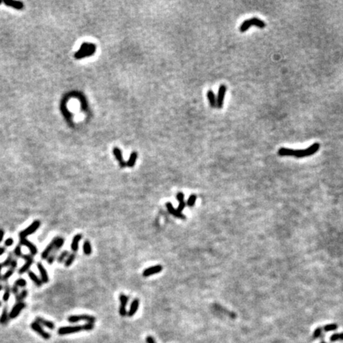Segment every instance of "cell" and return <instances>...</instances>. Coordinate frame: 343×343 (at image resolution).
Segmentation results:
<instances>
[{
    "mask_svg": "<svg viewBox=\"0 0 343 343\" xmlns=\"http://www.w3.org/2000/svg\"><path fill=\"white\" fill-rule=\"evenodd\" d=\"M319 144L318 143H315L311 145V146L308 147L306 149H292L288 148H281L278 151V154L280 156H293L296 157H305V156H311L313 154L315 153L318 149H319Z\"/></svg>",
    "mask_w": 343,
    "mask_h": 343,
    "instance_id": "1",
    "label": "cell"
},
{
    "mask_svg": "<svg viewBox=\"0 0 343 343\" xmlns=\"http://www.w3.org/2000/svg\"><path fill=\"white\" fill-rule=\"evenodd\" d=\"M96 45L93 43L84 42L83 43L80 49H79L74 55V57L77 60L83 59L86 57H90L92 56L94 53H96Z\"/></svg>",
    "mask_w": 343,
    "mask_h": 343,
    "instance_id": "2",
    "label": "cell"
},
{
    "mask_svg": "<svg viewBox=\"0 0 343 343\" xmlns=\"http://www.w3.org/2000/svg\"><path fill=\"white\" fill-rule=\"evenodd\" d=\"M252 25L257 26V27L260 28V29H263V28L265 27V21H262V20L258 18H250V19L244 21L242 23V25H240V31L242 32V33H244V32H246V30L250 29Z\"/></svg>",
    "mask_w": 343,
    "mask_h": 343,
    "instance_id": "3",
    "label": "cell"
},
{
    "mask_svg": "<svg viewBox=\"0 0 343 343\" xmlns=\"http://www.w3.org/2000/svg\"><path fill=\"white\" fill-rule=\"evenodd\" d=\"M82 330H84V325L70 326H63V327L59 328L57 333L59 335H66V334H71L79 333Z\"/></svg>",
    "mask_w": 343,
    "mask_h": 343,
    "instance_id": "4",
    "label": "cell"
},
{
    "mask_svg": "<svg viewBox=\"0 0 343 343\" xmlns=\"http://www.w3.org/2000/svg\"><path fill=\"white\" fill-rule=\"evenodd\" d=\"M40 225H41V222L39 220H36L32 223L31 225H29L27 228H25V230L21 231L19 233V237L20 238H26V237L30 234H33L34 232H36V230L39 228Z\"/></svg>",
    "mask_w": 343,
    "mask_h": 343,
    "instance_id": "5",
    "label": "cell"
},
{
    "mask_svg": "<svg viewBox=\"0 0 343 343\" xmlns=\"http://www.w3.org/2000/svg\"><path fill=\"white\" fill-rule=\"evenodd\" d=\"M87 321L88 322L94 323L96 321V318L92 315H71L68 318V321L71 323H75L79 321Z\"/></svg>",
    "mask_w": 343,
    "mask_h": 343,
    "instance_id": "6",
    "label": "cell"
},
{
    "mask_svg": "<svg viewBox=\"0 0 343 343\" xmlns=\"http://www.w3.org/2000/svg\"><path fill=\"white\" fill-rule=\"evenodd\" d=\"M226 87L223 84L219 87L218 92V96L216 98V103H217V108L218 109H222L223 107V104H224V100H225V96H226Z\"/></svg>",
    "mask_w": 343,
    "mask_h": 343,
    "instance_id": "7",
    "label": "cell"
},
{
    "mask_svg": "<svg viewBox=\"0 0 343 343\" xmlns=\"http://www.w3.org/2000/svg\"><path fill=\"white\" fill-rule=\"evenodd\" d=\"M21 257L25 260V263L18 270V273H19L20 275H22V274L29 271V268H30V266L33 263V259L31 254H25V255H22Z\"/></svg>",
    "mask_w": 343,
    "mask_h": 343,
    "instance_id": "8",
    "label": "cell"
},
{
    "mask_svg": "<svg viewBox=\"0 0 343 343\" xmlns=\"http://www.w3.org/2000/svg\"><path fill=\"white\" fill-rule=\"evenodd\" d=\"M30 327L33 330V331H35L36 333L38 334L41 337H43L44 339H49L50 338V334L48 332H46L45 330L41 327V326L39 323H37V322H33L30 324Z\"/></svg>",
    "mask_w": 343,
    "mask_h": 343,
    "instance_id": "9",
    "label": "cell"
},
{
    "mask_svg": "<svg viewBox=\"0 0 343 343\" xmlns=\"http://www.w3.org/2000/svg\"><path fill=\"white\" fill-rule=\"evenodd\" d=\"M25 303L23 302L17 303L14 305V307L12 308L11 311L10 312V314H9V318H17V317L19 315L20 313H21V311L25 308Z\"/></svg>",
    "mask_w": 343,
    "mask_h": 343,
    "instance_id": "10",
    "label": "cell"
},
{
    "mask_svg": "<svg viewBox=\"0 0 343 343\" xmlns=\"http://www.w3.org/2000/svg\"><path fill=\"white\" fill-rule=\"evenodd\" d=\"M162 269H163L162 265H154V266H152V267H149L148 268V269H145L144 271H143L142 275L144 277H149V276H152V275H154V274H156V273H160V272L162 271Z\"/></svg>",
    "mask_w": 343,
    "mask_h": 343,
    "instance_id": "11",
    "label": "cell"
},
{
    "mask_svg": "<svg viewBox=\"0 0 343 343\" xmlns=\"http://www.w3.org/2000/svg\"><path fill=\"white\" fill-rule=\"evenodd\" d=\"M19 242L21 246H26L29 249L31 255L34 256L37 254V249L36 247V246L33 243H32L31 242H29V240H27L26 238H20Z\"/></svg>",
    "mask_w": 343,
    "mask_h": 343,
    "instance_id": "12",
    "label": "cell"
},
{
    "mask_svg": "<svg viewBox=\"0 0 343 343\" xmlns=\"http://www.w3.org/2000/svg\"><path fill=\"white\" fill-rule=\"evenodd\" d=\"M113 154L114 156H115V158H116V160L119 161V166H120L121 168L126 167V162L125 160H124V159H123V153H122V150L118 148V147H115V148L113 149Z\"/></svg>",
    "mask_w": 343,
    "mask_h": 343,
    "instance_id": "13",
    "label": "cell"
},
{
    "mask_svg": "<svg viewBox=\"0 0 343 343\" xmlns=\"http://www.w3.org/2000/svg\"><path fill=\"white\" fill-rule=\"evenodd\" d=\"M166 207L168 209V212L171 214H172L173 216L176 217L178 218H180V219H185L186 218L185 215L182 214L181 212H179L176 209L174 208L173 206L172 205V203L170 202H168V203H166Z\"/></svg>",
    "mask_w": 343,
    "mask_h": 343,
    "instance_id": "14",
    "label": "cell"
},
{
    "mask_svg": "<svg viewBox=\"0 0 343 343\" xmlns=\"http://www.w3.org/2000/svg\"><path fill=\"white\" fill-rule=\"evenodd\" d=\"M55 250V240L53 239L50 243L49 244V246H47L45 249V250L42 252L41 254V259H46L49 257V256L52 254V252L54 251Z\"/></svg>",
    "mask_w": 343,
    "mask_h": 343,
    "instance_id": "15",
    "label": "cell"
},
{
    "mask_svg": "<svg viewBox=\"0 0 343 343\" xmlns=\"http://www.w3.org/2000/svg\"><path fill=\"white\" fill-rule=\"evenodd\" d=\"M37 269H38V270H39L40 272V274H41V281H42L43 283L49 282V275H48V273H47L46 269H45V267L43 266L42 264H41V262H38V263L37 264Z\"/></svg>",
    "mask_w": 343,
    "mask_h": 343,
    "instance_id": "16",
    "label": "cell"
},
{
    "mask_svg": "<svg viewBox=\"0 0 343 343\" xmlns=\"http://www.w3.org/2000/svg\"><path fill=\"white\" fill-rule=\"evenodd\" d=\"M35 322H37V323H39L40 325L45 326V327L49 328L50 330H53L55 328V324L53 323V322L45 319V318H41V317H36Z\"/></svg>",
    "mask_w": 343,
    "mask_h": 343,
    "instance_id": "17",
    "label": "cell"
},
{
    "mask_svg": "<svg viewBox=\"0 0 343 343\" xmlns=\"http://www.w3.org/2000/svg\"><path fill=\"white\" fill-rule=\"evenodd\" d=\"M81 239H82V235L80 234H76L74 236V238L72 239V244H71V249L73 251V253H76V252L78 251L79 244H80V242Z\"/></svg>",
    "mask_w": 343,
    "mask_h": 343,
    "instance_id": "18",
    "label": "cell"
},
{
    "mask_svg": "<svg viewBox=\"0 0 343 343\" xmlns=\"http://www.w3.org/2000/svg\"><path fill=\"white\" fill-rule=\"evenodd\" d=\"M138 307H139V300L138 299H135V300H134L132 303H131L130 307V310H129L127 315H128L129 317H132V316L136 314L138 309Z\"/></svg>",
    "mask_w": 343,
    "mask_h": 343,
    "instance_id": "19",
    "label": "cell"
},
{
    "mask_svg": "<svg viewBox=\"0 0 343 343\" xmlns=\"http://www.w3.org/2000/svg\"><path fill=\"white\" fill-rule=\"evenodd\" d=\"M207 100H208L209 101V104H210V106H211L212 108H215V107H217L216 97H215V95H214V92H213L212 90H209L207 93Z\"/></svg>",
    "mask_w": 343,
    "mask_h": 343,
    "instance_id": "20",
    "label": "cell"
},
{
    "mask_svg": "<svg viewBox=\"0 0 343 343\" xmlns=\"http://www.w3.org/2000/svg\"><path fill=\"white\" fill-rule=\"evenodd\" d=\"M137 159H138V153L136 151H133L131 153L130 156L129 160L126 162V167H129V168L134 167L135 164H136Z\"/></svg>",
    "mask_w": 343,
    "mask_h": 343,
    "instance_id": "21",
    "label": "cell"
},
{
    "mask_svg": "<svg viewBox=\"0 0 343 343\" xmlns=\"http://www.w3.org/2000/svg\"><path fill=\"white\" fill-rule=\"evenodd\" d=\"M28 276H29V279H30V280H31V281H33V282L34 283L37 287H41V285H42L43 282L41 281V279L38 278V277H37L33 272L29 271V273H28Z\"/></svg>",
    "mask_w": 343,
    "mask_h": 343,
    "instance_id": "22",
    "label": "cell"
},
{
    "mask_svg": "<svg viewBox=\"0 0 343 343\" xmlns=\"http://www.w3.org/2000/svg\"><path fill=\"white\" fill-rule=\"evenodd\" d=\"M4 3L6 4V6L13 7L14 9L17 10H21L23 9V4L21 2H17V1H4Z\"/></svg>",
    "mask_w": 343,
    "mask_h": 343,
    "instance_id": "23",
    "label": "cell"
},
{
    "mask_svg": "<svg viewBox=\"0 0 343 343\" xmlns=\"http://www.w3.org/2000/svg\"><path fill=\"white\" fill-rule=\"evenodd\" d=\"M8 318H9V315H8L7 307H5L2 310V315L0 316V324L5 325L6 323H7Z\"/></svg>",
    "mask_w": 343,
    "mask_h": 343,
    "instance_id": "24",
    "label": "cell"
},
{
    "mask_svg": "<svg viewBox=\"0 0 343 343\" xmlns=\"http://www.w3.org/2000/svg\"><path fill=\"white\" fill-rule=\"evenodd\" d=\"M83 250H84V254L87 256L91 255V254H92V245H91V242L89 241H88V240H86L85 242H84V246H83Z\"/></svg>",
    "mask_w": 343,
    "mask_h": 343,
    "instance_id": "25",
    "label": "cell"
},
{
    "mask_svg": "<svg viewBox=\"0 0 343 343\" xmlns=\"http://www.w3.org/2000/svg\"><path fill=\"white\" fill-rule=\"evenodd\" d=\"M10 292H11V290H10V285H6V286H5L4 294H3V296H2V300H3L4 302H7L8 300H9L10 296Z\"/></svg>",
    "mask_w": 343,
    "mask_h": 343,
    "instance_id": "26",
    "label": "cell"
},
{
    "mask_svg": "<svg viewBox=\"0 0 343 343\" xmlns=\"http://www.w3.org/2000/svg\"><path fill=\"white\" fill-rule=\"evenodd\" d=\"M27 295H28L27 290L21 291V292L18 293V295H16V301H17V303L22 302V300H23L24 299L26 298Z\"/></svg>",
    "mask_w": 343,
    "mask_h": 343,
    "instance_id": "27",
    "label": "cell"
},
{
    "mask_svg": "<svg viewBox=\"0 0 343 343\" xmlns=\"http://www.w3.org/2000/svg\"><path fill=\"white\" fill-rule=\"evenodd\" d=\"M75 259H76V254H75V253H72V254H71L70 255H69V257H68V259L65 261V262H64V266L65 267H70L71 265H72V263L74 262Z\"/></svg>",
    "mask_w": 343,
    "mask_h": 343,
    "instance_id": "28",
    "label": "cell"
},
{
    "mask_svg": "<svg viewBox=\"0 0 343 343\" xmlns=\"http://www.w3.org/2000/svg\"><path fill=\"white\" fill-rule=\"evenodd\" d=\"M26 285H27V282H26V281L23 278L17 279V280L15 281V282H14V285L18 287V288H19V287L20 288H24V287L26 286Z\"/></svg>",
    "mask_w": 343,
    "mask_h": 343,
    "instance_id": "29",
    "label": "cell"
},
{
    "mask_svg": "<svg viewBox=\"0 0 343 343\" xmlns=\"http://www.w3.org/2000/svg\"><path fill=\"white\" fill-rule=\"evenodd\" d=\"M119 300H120V302H121V305H120V306L123 307H126L129 300L128 297H127L126 296H125V295L122 294L119 296Z\"/></svg>",
    "mask_w": 343,
    "mask_h": 343,
    "instance_id": "30",
    "label": "cell"
},
{
    "mask_svg": "<svg viewBox=\"0 0 343 343\" xmlns=\"http://www.w3.org/2000/svg\"><path fill=\"white\" fill-rule=\"evenodd\" d=\"M196 199H197V197L195 195H190L189 198H188V199H187V206H188V207H193V206L195 205V201H196Z\"/></svg>",
    "mask_w": 343,
    "mask_h": 343,
    "instance_id": "31",
    "label": "cell"
},
{
    "mask_svg": "<svg viewBox=\"0 0 343 343\" xmlns=\"http://www.w3.org/2000/svg\"><path fill=\"white\" fill-rule=\"evenodd\" d=\"M14 269H9V270H8V271L6 272V273H5V274H4V275L2 276V277H1V279H2V281H7L8 279L10 278V277H11V276L13 275V274H14Z\"/></svg>",
    "mask_w": 343,
    "mask_h": 343,
    "instance_id": "32",
    "label": "cell"
},
{
    "mask_svg": "<svg viewBox=\"0 0 343 343\" xmlns=\"http://www.w3.org/2000/svg\"><path fill=\"white\" fill-rule=\"evenodd\" d=\"M337 328V324L333 323V324H329V325L325 326L323 329L326 332H329V331H333V330H335Z\"/></svg>",
    "mask_w": 343,
    "mask_h": 343,
    "instance_id": "33",
    "label": "cell"
},
{
    "mask_svg": "<svg viewBox=\"0 0 343 343\" xmlns=\"http://www.w3.org/2000/svg\"><path fill=\"white\" fill-rule=\"evenodd\" d=\"M68 255V251L64 250V251H63L62 253L59 255V257H57V261H58L59 263H62V262H64V259L66 258Z\"/></svg>",
    "mask_w": 343,
    "mask_h": 343,
    "instance_id": "34",
    "label": "cell"
},
{
    "mask_svg": "<svg viewBox=\"0 0 343 343\" xmlns=\"http://www.w3.org/2000/svg\"><path fill=\"white\" fill-rule=\"evenodd\" d=\"M13 260L14 259H13V257H12V254H10V255L6 257V259L4 261L3 263H2V266H3V267H9V266H10V264H11Z\"/></svg>",
    "mask_w": 343,
    "mask_h": 343,
    "instance_id": "35",
    "label": "cell"
},
{
    "mask_svg": "<svg viewBox=\"0 0 343 343\" xmlns=\"http://www.w3.org/2000/svg\"><path fill=\"white\" fill-rule=\"evenodd\" d=\"M337 340H343V333L334 334L330 337V341H335Z\"/></svg>",
    "mask_w": 343,
    "mask_h": 343,
    "instance_id": "36",
    "label": "cell"
},
{
    "mask_svg": "<svg viewBox=\"0 0 343 343\" xmlns=\"http://www.w3.org/2000/svg\"><path fill=\"white\" fill-rule=\"evenodd\" d=\"M14 255L16 256V257H22V254H21V246H17L15 247V249H14Z\"/></svg>",
    "mask_w": 343,
    "mask_h": 343,
    "instance_id": "37",
    "label": "cell"
},
{
    "mask_svg": "<svg viewBox=\"0 0 343 343\" xmlns=\"http://www.w3.org/2000/svg\"><path fill=\"white\" fill-rule=\"evenodd\" d=\"M84 330L86 331H90L94 329V323H91V322H87L86 324L84 325Z\"/></svg>",
    "mask_w": 343,
    "mask_h": 343,
    "instance_id": "38",
    "label": "cell"
},
{
    "mask_svg": "<svg viewBox=\"0 0 343 343\" xmlns=\"http://www.w3.org/2000/svg\"><path fill=\"white\" fill-rule=\"evenodd\" d=\"M55 257H56V253H52V254L49 256V257L47 258V262H48L49 265H51V264L53 263V261H54L55 260Z\"/></svg>",
    "mask_w": 343,
    "mask_h": 343,
    "instance_id": "39",
    "label": "cell"
},
{
    "mask_svg": "<svg viewBox=\"0 0 343 343\" xmlns=\"http://www.w3.org/2000/svg\"><path fill=\"white\" fill-rule=\"evenodd\" d=\"M176 199H177L179 203L184 202V195H183V193L181 192V191L178 192L177 195H176Z\"/></svg>",
    "mask_w": 343,
    "mask_h": 343,
    "instance_id": "40",
    "label": "cell"
},
{
    "mask_svg": "<svg viewBox=\"0 0 343 343\" xmlns=\"http://www.w3.org/2000/svg\"><path fill=\"white\" fill-rule=\"evenodd\" d=\"M13 244H14V239L11 238H7V239L5 241V242H4V245H5V246H6V247H10V246H11Z\"/></svg>",
    "mask_w": 343,
    "mask_h": 343,
    "instance_id": "41",
    "label": "cell"
},
{
    "mask_svg": "<svg viewBox=\"0 0 343 343\" xmlns=\"http://www.w3.org/2000/svg\"><path fill=\"white\" fill-rule=\"evenodd\" d=\"M119 314H120V315H121V316L127 315L128 312H127L126 307H123L120 306V307H119Z\"/></svg>",
    "mask_w": 343,
    "mask_h": 343,
    "instance_id": "42",
    "label": "cell"
},
{
    "mask_svg": "<svg viewBox=\"0 0 343 343\" xmlns=\"http://www.w3.org/2000/svg\"><path fill=\"white\" fill-rule=\"evenodd\" d=\"M185 206H186V203H184V202H181V203H179V206H178V207L176 208V210H177L179 212H182V211L184 210V208H185Z\"/></svg>",
    "mask_w": 343,
    "mask_h": 343,
    "instance_id": "43",
    "label": "cell"
},
{
    "mask_svg": "<svg viewBox=\"0 0 343 343\" xmlns=\"http://www.w3.org/2000/svg\"><path fill=\"white\" fill-rule=\"evenodd\" d=\"M321 331H322L321 328H317V329L315 330L314 334H313V336H314V338H316V337H319L320 334H321Z\"/></svg>",
    "mask_w": 343,
    "mask_h": 343,
    "instance_id": "44",
    "label": "cell"
},
{
    "mask_svg": "<svg viewBox=\"0 0 343 343\" xmlns=\"http://www.w3.org/2000/svg\"><path fill=\"white\" fill-rule=\"evenodd\" d=\"M145 341H146L147 343H156L155 339H154L152 336H147L146 338H145Z\"/></svg>",
    "mask_w": 343,
    "mask_h": 343,
    "instance_id": "45",
    "label": "cell"
},
{
    "mask_svg": "<svg viewBox=\"0 0 343 343\" xmlns=\"http://www.w3.org/2000/svg\"><path fill=\"white\" fill-rule=\"evenodd\" d=\"M10 290H11L12 292L14 293V294H15V295H18V293H19V292H18V287L15 286L14 285V286L12 287L11 288H10Z\"/></svg>",
    "mask_w": 343,
    "mask_h": 343,
    "instance_id": "46",
    "label": "cell"
},
{
    "mask_svg": "<svg viewBox=\"0 0 343 343\" xmlns=\"http://www.w3.org/2000/svg\"><path fill=\"white\" fill-rule=\"evenodd\" d=\"M17 265H18L17 261H16L15 259H14L13 261H12L11 264H10V267H11L12 269H15L16 267H17Z\"/></svg>",
    "mask_w": 343,
    "mask_h": 343,
    "instance_id": "47",
    "label": "cell"
},
{
    "mask_svg": "<svg viewBox=\"0 0 343 343\" xmlns=\"http://www.w3.org/2000/svg\"><path fill=\"white\" fill-rule=\"evenodd\" d=\"M4 237V230L0 228V242H2Z\"/></svg>",
    "mask_w": 343,
    "mask_h": 343,
    "instance_id": "48",
    "label": "cell"
},
{
    "mask_svg": "<svg viewBox=\"0 0 343 343\" xmlns=\"http://www.w3.org/2000/svg\"><path fill=\"white\" fill-rule=\"evenodd\" d=\"M2 268H3V266H2V264L0 263V279H1V277H2V274H1V272H2Z\"/></svg>",
    "mask_w": 343,
    "mask_h": 343,
    "instance_id": "49",
    "label": "cell"
},
{
    "mask_svg": "<svg viewBox=\"0 0 343 343\" xmlns=\"http://www.w3.org/2000/svg\"><path fill=\"white\" fill-rule=\"evenodd\" d=\"M2 288H3V286H2V284H0V292L2 290Z\"/></svg>",
    "mask_w": 343,
    "mask_h": 343,
    "instance_id": "50",
    "label": "cell"
},
{
    "mask_svg": "<svg viewBox=\"0 0 343 343\" xmlns=\"http://www.w3.org/2000/svg\"><path fill=\"white\" fill-rule=\"evenodd\" d=\"M1 305H2V303L0 302V307H1Z\"/></svg>",
    "mask_w": 343,
    "mask_h": 343,
    "instance_id": "51",
    "label": "cell"
},
{
    "mask_svg": "<svg viewBox=\"0 0 343 343\" xmlns=\"http://www.w3.org/2000/svg\"><path fill=\"white\" fill-rule=\"evenodd\" d=\"M2 1H0V4H1V3H2Z\"/></svg>",
    "mask_w": 343,
    "mask_h": 343,
    "instance_id": "52",
    "label": "cell"
},
{
    "mask_svg": "<svg viewBox=\"0 0 343 343\" xmlns=\"http://www.w3.org/2000/svg\"><path fill=\"white\" fill-rule=\"evenodd\" d=\"M321 343H326V342H325V341H322V342H321Z\"/></svg>",
    "mask_w": 343,
    "mask_h": 343,
    "instance_id": "53",
    "label": "cell"
}]
</instances>
